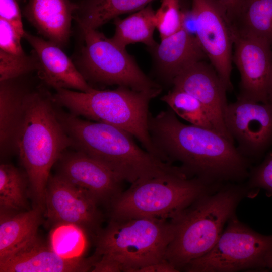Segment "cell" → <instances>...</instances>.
I'll use <instances>...</instances> for the list:
<instances>
[{"label":"cell","instance_id":"6da1fadb","mask_svg":"<svg viewBox=\"0 0 272 272\" xmlns=\"http://www.w3.org/2000/svg\"><path fill=\"white\" fill-rule=\"evenodd\" d=\"M152 141L164 160L177 162L188 175L212 183L248 177L249 160L217 131L180 121L170 109L149 117Z\"/></svg>","mask_w":272,"mask_h":272},{"label":"cell","instance_id":"7a4b0ae2","mask_svg":"<svg viewBox=\"0 0 272 272\" xmlns=\"http://www.w3.org/2000/svg\"><path fill=\"white\" fill-rule=\"evenodd\" d=\"M59 120L72 147L101 163L130 184L179 171L141 148L125 130L102 122L83 119L70 112L56 110Z\"/></svg>","mask_w":272,"mask_h":272},{"label":"cell","instance_id":"3957f363","mask_svg":"<svg viewBox=\"0 0 272 272\" xmlns=\"http://www.w3.org/2000/svg\"><path fill=\"white\" fill-rule=\"evenodd\" d=\"M54 103L53 95L46 90L37 88L29 93L15 144L33 198L43 210L50 170L61 154L72 145Z\"/></svg>","mask_w":272,"mask_h":272},{"label":"cell","instance_id":"277c9868","mask_svg":"<svg viewBox=\"0 0 272 272\" xmlns=\"http://www.w3.org/2000/svg\"><path fill=\"white\" fill-rule=\"evenodd\" d=\"M247 189L229 184L221 186L201 196L171 219L175 232L166 249L165 259L179 271L207 253L235 214Z\"/></svg>","mask_w":272,"mask_h":272},{"label":"cell","instance_id":"5b68a950","mask_svg":"<svg viewBox=\"0 0 272 272\" xmlns=\"http://www.w3.org/2000/svg\"><path fill=\"white\" fill-rule=\"evenodd\" d=\"M161 92V88L138 91L122 86L114 90L94 88L87 92L59 89L53 98L55 103L76 116L125 130L147 151L164 161L152 141L148 125L149 103Z\"/></svg>","mask_w":272,"mask_h":272},{"label":"cell","instance_id":"8992f818","mask_svg":"<svg viewBox=\"0 0 272 272\" xmlns=\"http://www.w3.org/2000/svg\"><path fill=\"white\" fill-rule=\"evenodd\" d=\"M175 225L171 219L150 217L111 218L95 237V257L118 262L123 271L139 272L165 260Z\"/></svg>","mask_w":272,"mask_h":272},{"label":"cell","instance_id":"52a82bcc","mask_svg":"<svg viewBox=\"0 0 272 272\" xmlns=\"http://www.w3.org/2000/svg\"><path fill=\"white\" fill-rule=\"evenodd\" d=\"M222 184L192 177L181 170L131 184L108 208L111 218L171 219L201 196Z\"/></svg>","mask_w":272,"mask_h":272},{"label":"cell","instance_id":"ba28073f","mask_svg":"<svg viewBox=\"0 0 272 272\" xmlns=\"http://www.w3.org/2000/svg\"><path fill=\"white\" fill-rule=\"evenodd\" d=\"M78 26L81 41L73 62L88 83L116 85L138 91L161 88L143 73L125 48L96 29Z\"/></svg>","mask_w":272,"mask_h":272},{"label":"cell","instance_id":"9c48e42d","mask_svg":"<svg viewBox=\"0 0 272 272\" xmlns=\"http://www.w3.org/2000/svg\"><path fill=\"white\" fill-rule=\"evenodd\" d=\"M272 248V235L258 233L234 214L213 247L189 263L188 272H234L266 268L264 258Z\"/></svg>","mask_w":272,"mask_h":272},{"label":"cell","instance_id":"30bf717a","mask_svg":"<svg viewBox=\"0 0 272 272\" xmlns=\"http://www.w3.org/2000/svg\"><path fill=\"white\" fill-rule=\"evenodd\" d=\"M224 120L238 150L249 160L261 159L272 147V104L237 98L228 104Z\"/></svg>","mask_w":272,"mask_h":272},{"label":"cell","instance_id":"8fae6325","mask_svg":"<svg viewBox=\"0 0 272 272\" xmlns=\"http://www.w3.org/2000/svg\"><path fill=\"white\" fill-rule=\"evenodd\" d=\"M196 39L227 91L231 90L233 32L224 9L215 0H192Z\"/></svg>","mask_w":272,"mask_h":272},{"label":"cell","instance_id":"7c38bea8","mask_svg":"<svg viewBox=\"0 0 272 272\" xmlns=\"http://www.w3.org/2000/svg\"><path fill=\"white\" fill-rule=\"evenodd\" d=\"M100 204L87 191L60 176H50L45 196L47 217L56 224L72 223L95 237L101 230Z\"/></svg>","mask_w":272,"mask_h":272},{"label":"cell","instance_id":"4fadbf2b","mask_svg":"<svg viewBox=\"0 0 272 272\" xmlns=\"http://www.w3.org/2000/svg\"><path fill=\"white\" fill-rule=\"evenodd\" d=\"M233 46L232 61L240 75L237 98L268 103L272 82V46L263 39L234 32Z\"/></svg>","mask_w":272,"mask_h":272},{"label":"cell","instance_id":"5bb4252c","mask_svg":"<svg viewBox=\"0 0 272 272\" xmlns=\"http://www.w3.org/2000/svg\"><path fill=\"white\" fill-rule=\"evenodd\" d=\"M57 174L109 208L123 191L124 182L106 166L85 153L65 150L57 161Z\"/></svg>","mask_w":272,"mask_h":272},{"label":"cell","instance_id":"9a60e30c","mask_svg":"<svg viewBox=\"0 0 272 272\" xmlns=\"http://www.w3.org/2000/svg\"><path fill=\"white\" fill-rule=\"evenodd\" d=\"M172 84L173 88L184 91L197 99L207 111L215 129L235 143L224 120L228 104L227 90L211 64L201 60L191 64L178 74Z\"/></svg>","mask_w":272,"mask_h":272},{"label":"cell","instance_id":"2e32d148","mask_svg":"<svg viewBox=\"0 0 272 272\" xmlns=\"http://www.w3.org/2000/svg\"><path fill=\"white\" fill-rule=\"evenodd\" d=\"M23 38L32 46L37 73L45 84L55 90L66 89L87 92L92 87L62 48L53 43L25 31Z\"/></svg>","mask_w":272,"mask_h":272},{"label":"cell","instance_id":"e0dca14e","mask_svg":"<svg viewBox=\"0 0 272 272\" xmlns=\"http://www.w3.org/2000/svg\"><path fill=\"white\" fill-rule=\"evenodd\" d=\"M94 258L65 259L36 236L19 250L0 260L1 272H73L92 270Z\"/></svg>","mask_w":272,"mask_h":272},{"label":"cell","instance_id":"ac0fdd59","mask_svg":"<svg viewBox=\"0 0 272 272\" xmlns=\"http://www.w3.org/2000/svg\"><path fill=\"white\" fill-rule=\"evenodd\" d=\"M148 48L159 76L172 83L174 78L191 64L207 58L196 36L183 29Z\"/></svg>","mask_w":272,"mask_h":272},{"label":"cell","instance_id":"d6986e66","mask_svg":"<svg viewBox=\"0 0 272 272\" xmlns=\"http://www.w3.org/2000/svg\"><path fill=\"white\" fill-rule=\"evenodd\" d=\"M76 9L70 0H29L24 14L40 34L62 48L69 42Z\"/></svg>","mask_w":272,"mask_h":272},{"label":"cell","instance_id":"ffe728a7","mask_svg":"<svg viewBox=\"0 0 272 272\" xmlns=\"http://www.w3.org/2000/svg\"><path fill=\"white\" fill-rule=\"evenodd\" d=\"M23 76L0 81V148L2 155L15 150L17 133L25 113L26 99L33 90L22 82Z\"/></svg>","mask_w":272,"mask_h":272},{"label":"cell","instance_id":"44dd1931","mask_svg":"<svg viewBox=\"0 0 272 272\" xmlns=\"http://www.w3.org/2000/svg\"><path fill=\"white\" fill-rule=\"evenodd\" d=\"M43 210L36 206L32 210L16 214L1 213L0 260L37 236Z\"/></svg>","mask_w":272,"mask_h":272},{"label":"cell","instance_id":"7402d4cb","mask_svg":"<svg viewBox=\"0 0 272 272\" xmlns=\"http://www.w3.org/2000/svg\"><path fill=\"white\" fill-rule=\"evenodd\" d=\"M154 0H83L77 5V24L97 29L118 16L138 11Z\"/></svg>","mask_w":272,"mask_h":272},{"label":"cell","instance_id":"603a6c76","mask_svg":"<svg viewBox=\"0 0 272 272\" xmlns=\"http://www.w3.org/2000/svg\"><path fill=\"white\" fill-rule=\"evenodd\" d=\"M230 23L234 32L263 39L272 46V0H245Z\"/></svg>","mask_w":272,"mask_h":272},{"label":"cell","instance_id":"cb8c5ba5","mask_svg":"<svg viewBox=\"0 0 272 272\" xmlns=\"http://www.w3.org/2000/svg\"><path fill=\"white\" fill-rule=\"evenodd\" d=\"M155 11L150 4L124 19H114L115 33L111 39L122 48L130 44L142 43L148 48L155 46L153 33L156 28Z\"/></svg>","mask_w":272,"mask_h":272},{"label":"cell","instance_id":"d4e9b609","mask_svg":"<svg viewBox=\"0 0 272 272\" xmlns=\"http://www.w3.org/2000/svg\"><path fill=\"white\" fill-rule=\"evenodd\" d=\"M87 233L74 224H56L50 233L49 247L63 258H81L87 247Z\"/></svg>","mask_w":272,"mask_h":272},{"label":"cell","instance_id":"484cf974","mask_svg":"<svg viewBox=\"0 0 272 272\" xmlns=\"http://www.w3.org/2000/svg\"><path fill=\"white\" fill-rule=\"evenodd\" d=\"M161 100L166 103L176 115L191 125L215 130L204 106L190 94L173 88L163 96Z\"/></svg>","mask_w":272,"mask_h":272},{"label":"cell","instance_id":"4316f807","mask_svg":"<svg viewBox=\"0 0 272 272\" xmlns=\"http://www.w3.org/2000/svg\"><path fill=\"white\" fill-rule=\"evenodd\" d=\"M26 182L19 171L12 165H0L1 213H10L25 207Z\"/></svg>","mask_w":272,"mask_h":272},{"label":"cell","instance_id":"83f0119b","mask_svg":"<svg viewBox=\"0 0 272 272\" xmlns=\"http://www.w3.org/2000/svg\"><path fill=\"white\" fill-rule=\"evenodd\" d=\"M180 0H162L155 13V24L161 39L173 35L182 29Z\"/></svg>","mask_w":272,"mask_h":272},{"label":"cell","instance_id":"f1b7e54d","mask_svg":"<svg viewBox=\"0 0 272 272\" xmlns=\"http://www.w3.org/2000/svg\"><path fill=\"white\" fill-rule=\"evenodd\" d=\"M34 55H17L0 50V81L14 79L37 71Z\"/></svg>","mask_w":272,"mask_h":272},{"label":"cell","instance_id":"f546056e","mask_svg":"<svg viewBox=\"0 0 272 272\" xmlns=\"http://www.w3.org/2000/svg\"><path fill=\"white\" fill-rule=\"evenodd\" d=\"M248 177L249 188H262L269 196L272 195V150L260 164L250 170Z\"/></svg>","mask_w":272,"mask_h":272},{"label":"cell","instance_id":"4dcf8cb0","mask_svg":"<svg viewBox=\"0 0 272 272\" xmlns=\"http://www.w3.org/2000/svg\"><path fill=\"white\" fill-rule=\"evenodd\" d=\"M22 38L11 24L0 19V50L17 55L26 54L21 44Z\"/></svg>","mask_w":272,"mask_h":272},{"label":"cell","instance_id":"1f68e13d","mask_svg":"<svg viewBox=\"0 0 272 272\" xmlns=\"http://www.w3.org/2000/svg\"><path fill=\"white\" fill-rule=\"evenodd\" d=\"M17 0H0V19L12 25L23 38L25 30Z\"/></svg>","mask_w":272,"mask_h":272},{"label":"cell","instance_id":"d6a6232c","mask_svg":"<svg viewBox=\"0 0 272 272\" xmlns=\"http://www.w3.org/2000/svg\"><path fill=\"white\" fill-rule=\"evenodd\" d=\"M182 29L188 33L196 36L197 19L192 9L189 10L182 11Z\"/></svg>","mask_w":272,"mask_h":272},{"label":"cell","instance_id":"836d02e7","mask_svg":"<svg viewBox=\"0 0 272 272\" xmlns=\"http://www.w3.org/2000/svg\"><path fill=\"white\" fill-rule=\"evenodd\" d=\"M224 9L231 22L245 0H215Z\"/></svg>","mask_w":272,"mask_h":272},{"label":"cell","instance_id":"e575fe53","mask_svg":"<svg viewBox=\"0 0 272 272\" xmlns=\"http://www.w3.org/2000/svg\"><path fill=\"white\" fill-rule=\"evenodd\" d=\"M176 272L179 271L166 260L141 268L139 272Z\"/></svg>","mask_w":272,"mask_h":272},{"label":"cell","instance_id":"d590c367","mask_svg":"<svg viewBox=\"0 0 272 272\" xmlns=\"http://www.w3.org/2000/svg\"><path fill=\"white\" fill-rule=\"evenodd\" d=\"M264 262L266 268L272 269V248L266 254Z\"/></svg>","mask_w":272,"mask_h":272},{"label":"cell","instance_id":"8d00e7d4","mask_svg":"<svg viewBox=\"0 0 272 272\" xmlns=\"http://www.w3.org/2000/svg\"><path fill=\"white\" fill-rule=\"evenodd\" d=\"M268 101V103L272 104V82L269 91Z\"/></svg>","mask_w":272,"mask_h":272},{"label":"cell","instance_id":"74e56055","mask_svg":"<svg viewBox=\"0 0 272 272\" xmlns=\"http://www.w3.org/2000/svg\"><path fill=\"white\" fill-rule=\"evenodd\" d=\"M17 1H19V0H17Z\"/></svg>","mask_w":272,"mask_h":272}]
</instances>
